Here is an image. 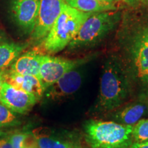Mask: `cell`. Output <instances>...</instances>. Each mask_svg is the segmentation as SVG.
I'll use <instances>...</instances> for the list:
<instances>
[{"mask_svg": "<svg viewBox=\"0 0 148 148\" xmlns=\"http://www.w3.org/2000/svg\"><path fill=\"white\" fill-rule=\"evenodd\" d=\"M134 142L148 141V119H140L132 127Z\"/></svg>", "mask_w": 148, "mask_h": 148, "instance_id": "obj_17", "label": "cell"}, {"mask_svg": "<svg viewBox=\"0 0 148 148\" xmlns=\"http://www.w3.org/2000/svg\"><path fill=\"white\" fill-rule=\"evenodd\" d=\"M20 89L34 95L38 99L44 95L45 89L39 78L35 75H25L21 84Z\"/></svg>", "mask_w": 148, "mask_h": 148, "instance_id": "obj_16", "label": "cell"}, {"mask_svg": "<svg viewBox=\"0 0 148 148\" xmlns=\"http://www.w3.org/2000/svg\"><path fill=\"white\" fill-rule=\"evenodd\" d=\"M99 1H103V2H107V3H116L118 0H99Z\"/></svg>", "mask_w": 148, "mask_h": 148, "instance_id": "obj_24", "label": "cell"}, {"mask_svg": "<svg viewBox=\"0 0 148 148\" xmlns=\"http://www.w3.org/2000/svg\"><path fill=\"white\" fill-rule=\"evenodd\" d=\"M115 37L116 54L133 89L148 99V6L122 12Z\"/></svg>", "mask_w": 148, "mask_h": 148, "instance_id": "obj_1", "label": "cell"}, {"mask_svg": "<svg viewBox=\"0 0 148 148\" xmlns=\"http://www.w3.org/2000/svg\"><path fill=\"white\" fill-rule=\"evenodd\" d=\"M127 148H148V141L133 142Z\"/></svg>", "mask_w": 148, "mask_h": 148, "instance_id": "obj_22", "label": "cell"}, {"mask_svg": "<svg viewBox=\"0 0 148 148\" xmlns=\"http://www.w3.org/2000/svg\"><path fill=\"white\" fill-rule=\"evenodd\" d=\"M40 0H9L8 13L24 33L32 34L38 16Z\"/></svg>", "mask_w": 148, "mask_h": 148, "instance_id": "obj_7", "label": "cell"}, {"mask_svg": "<svg viewBox=\"0 0 148 148\" xmlns=\"http://www.w3.org/2000/svg\"><path fill=\"white\" fill-rule=\"evenodd\" d=\"M82 60H69L49 55H43L39 72L40 82L45 90L62 75L82 63Z\"/></svg>", "mask_w": 148, "mask_h": 148, "instance_id": "obj_8", "label": "cell"}, {"mask_svg": "<svg viewBox=\"0 0 148 148\" xmlns=\"http://www.w3.org/2000/svg\"><path fill=\"white\" fill-rule=\"evenodd\" d=\"M43 55L36 50L27 51L20 55L9 68L21 75H32L38 77Z\"/></svg>", "mask_w": 148, "mask_h": 148, "instance_id": "obj_11", "label": "cell"}, {"mask_svg": "<svg viewBox=\"0 0 148 148\" xmlns=\"http://www.w3.org/2000/svg\"><path fill=\"white\" fill-rule=\"evenodd\" d=\"M147 106L143 103H134L122 109L114 115L116 123L124 125H134L145 113Z\"/></svg>", "mask_w": 148, "mask_h": 148, "instance_id": "obj_15", "label": "cell"}, {"mask_svg": "<svg viewBox=\"0 0 148 148\" xmlns=\"http://www.w3.org/2000/svg\"><path fill=\"white\" fill-rule=\"evenodd\" d=\"M19 123L13 112L0 101V127L13 126Z\"/></svg>", "mask_w": 148, "mask_h": 148, "instance_id": "obj_18", "label": "cell"}, {"mask_svg": "<svg viewBox=\"0 0 148 148\" xmlns=\"http://www.w3.org/2000/svg\"><path fill=\"white\" fill-rule=\"evenodd\" d=\"M147 110H148V107H147Z\"/></svg>", "mask_w": 148, "mask_h": 148, "instance_id": "obj_27", "label": "cell"}, {"mask_svg": "<svg viewBox=\"0 0 148 148\" xmlns=\"http://www.w3.org/2000/svg\"><path fill=\"white\" fill-rule=\"evenodd\" d=\"M30 134L26 132H15L12 133L8 137L14 148H22L25 145V142Z\"/></svg>", "mask_w": 148, "mask_h": 148, "instance_id": "obj_19", "label": "cell"}, {"mask_svg": "<svg viewBox=\"0 0 148 148\" xmlns=\"http://www.w3.org/2000/svg\"><path fill=\"white\" fill-rule=\"evenodd\" d=\"M121 15L122 11L118 10L91 14L69 42L68 49L75 51L96 45L117 27Z\"/></svg>", "mask_w": 148, "mask_h": 148, "instance_id": "obj_5", "label": "cell"}, {"mask_svg": "<svg viewBox=\"0 0 148 148\" xmlns=\"http://www.w3.org/2000/svg\"><path fill=\"white\" fill-rule=\"evenodd\" d=\"M3 134V132L2 130H1V129H0V137H1V136H2V135Z\"/></svg>", "mask_w": 148, "mask_h": 148, "instance_id": "obj_26", "label": "cell"}, {"mask_svg": "<svg viewBox=\"0 0 148 148\" xmlns=\"http://www.w3.org/2000/svg\"><path fill=\"white\" fill-rule=\"evenodd\" d=\"M64 1L72 8L90 13L118 9L116 3L103 2L99 0H64Z\"/></svg>", "mask_w": 148, "mask_h": 148, "instance_id": "obj_14", "label": "cell"}, {"mask_svg": "<svg viewBox=\"0 0 148 148\" xmlns=\"http://www.w3.org/2000/svg\"><path fill=\"white\" fill-rule=\"evenodd\" d=\"M3 71L4 70H0V90L3 82Z\"/></svg>", "mask_w": 148, "mask_h": 148, "instance_id": "obj_23", "label": "cell"}, {"mask_svg": "<svg viewBox=\"0 0 148 148\" xmlns=\"http://www.w3.org/2000/svg\"><path fill=\"white\" fill-rule=\"evenodd\" d=\"M132 127L114 121L88 120L84 125L85 140L90 148H127L134 142Z\"/></svg>", "mask_w": 148, "mask_h": 148, "instance_id": "obj_3", "label": "cell"}, {"mask_svg": "<svg viewBox=\"0 0 148 148\" xmlns=\"http://www.w3.org/2000/svg\"><path fill=\"white\" fill-rule=\"evenodd\" d=\"M91 14L79 11L64 3L60 15L41 43L44 50L50 54L63 50Z\"/></svg>", "mask_w": 148, "mask_h": 148, "instance_id": "obj_4", "label": "cell"}, {"mask_svg": "<svg viewBox=\"0 0 148 148\" xmlns=\"http://www.w3.org/2000/svg\"><path fill=\"white\" fill-rule=\"evenodd\" d=\"M26 43L0 42V70L8 69L27 47Z\"/></svg>", "mask_w": 148, "mask_h": 148, "instance_id": "obj_12", "label": "cell"}, {"mask_svg": "<svg viewBox=\"0 0 148 148\" xmlns=\"http://www.w3.org/2000/svg\"><path fill=\"white\" fill-rule=\"evenodd\" d=\"M131 92L126 74L112 56L103 66L97 108L106 112L114 110L126 101Z\"/></svg>", "mask_w": 148, "mask_h": 148, "instance_id": "obj_2", "label": "cell"}, {"mask_svg": "<svg viewBox=\"0 0 148 148\" xmlns=\"http://www.w3.org/2000/svg\"><path fill=\"white\" fill-rule=\"evenodd\" d=\"M121 1L128 5L130 8H135L140 6L141 0H121Z\"/></svg>", "mask_w": 148, "mask_h": 148, "instance_id": "obj_21", "label": "cell"}, {"mask_svg": "<svg viewBox=\"0 0 148 148\" xmlns=\"http://www.w3.org/2000/svg\"><path fill=\"white\" fill-rule=\"evenodd\" d=\"M140 5H143V6H148V0H141V1H140Z\"/></svg>", "mask_w": 148, "mask_h": 148, "instance_id": "obj_25", "label": "cell"}, {"mask_svg": "<svg viewBox=\"0 0 148 148\" xmlns=\"http://www.w3.org/2000/svg\"><path fill=\"white\" fill-rule=\"evenodd\" d=\"M82 79L80 72L72 69L49 86L45 90V95L53 100L72 95L80 87Z\"/></svg>", "mask_w": 148, "mask_h": 148, "instance_id": "obj_10", "label": "cell"}, {"mask_svg": "<svg viewBox=\"0 0 148 148\" xmlns=\"http://www.w3.org/2000/svg\"><path fill=\"white\" fill-rule=\"evenodd\" d=\"M64 3V0H40L36 25L30 34L33 42L42 43L60 15Z\"/></svg>", "mask_w": 148, "mask_h": 148, "instance_id": "obj_6", "label": "cell"}, {"mask_svg": "<svg viewBox=\"0 0 148 148\" xmlns=\"http://www.w3.org/2000/svg\"><path fill=\"white\" fill-rule=\"evenodd\" d=\"M38 148H82L76 138H57L48 134L34 133Z\"/></svg>", "mask_w": 148, "mask_h": 148, "instance_id": "obj_13", "label": "cell"}, {"mask_svg": "<svg viewBox=\"0 0 148 148\" xmlns=\"http://www.w3.org/2000/svg\"><path fill=\"white\" fill-rule=\"evenodd\" d=\"M34 95L3 82L0 90V101L13 112L25 114L38 101Z\"/></svg>", "mask_w": 148, "mask_h": 148, "instance_id": "obj_9", "label": "cell"}, {"mask_svg": "<svg viewBox=\"0 0 148 148\" xmlns=\"http://www.w3.org/2000/svg\"><path fill=\"white\" fill-rule=\"evenodd\" d=\"M0 148H14L8 136L0 139Z\"/></svg>", "mask_w": 148, "mask_h": 148, "instance_id": "obj_20", "label": "cell"}]
</instances>
